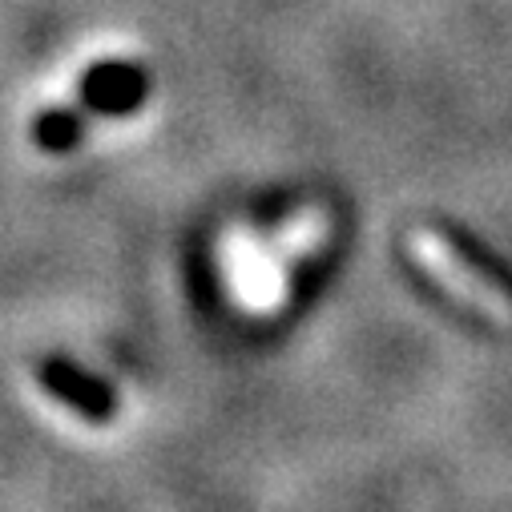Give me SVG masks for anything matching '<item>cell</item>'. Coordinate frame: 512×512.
Instances as JSON below:
<instances>
[{
    "mask_svg": "<svg viewBox=\"0 0 512 512\" xmlns=\"http://www.w3.org/2000/svg\"><path fill=\"white\" fill-rule=\"evenodd\" d=\"M85 117H89V109H65V113H49L45 121H37V130H33V138H37V146H45V150H65V146H73L77 138H81V125H85Z\"/></svg>",
    "mask_w": 512,
    "mask_h": 512,
    "instance_id": "obj_4",
    "label": "cell"
},
{
    "mask_svg": "<svg viewBox=\"0 0 512 512\" xmlns=\"http://www.w3.org/2000/svg\"><path fill=\"white\" fill-rule=\"evenodd\" d=\"M41 388H45L49 396H57L65 408H73L77 416L93 420V424H109V420H113V396L101 388L97 379L81 375L77 367L61 363V359H49V363L41 367Z\"/></svg>",
    "mask_w": 512,
    "mask_h": 512,
    "instance_id": "obj_2",
    "label": "cell"
},
{
    "mask_svg": "<svg viewBox=\"0 0 512 512\" xmlns=\"http://www.w3.org/2000/svg\"><path fill=\"white\" fill-rule=\"evenodd\" d=\"M408 254L412 263L460 307H468L472 315L496 323V327H512V295L480 267H472L464 254L436 230L428 226H412L408 230Z\"/></svg>",
    "mask_w": 512,
    "mask_h": 512,
    "instance_id": "obj_1",
    "label": "cell"
},
{
    "mask_svg": "<svg viewBox=\"0 0 512 512\" xmlns=\"http://www.w3.org/2000/svg\"><path fill=\"white\" fill-rule=\"evenodd\" d=\"M146 93V77L138 69H125V65H109V69H97L85 85V97H89V109H101V113H117V109H130L138 105Z\"/></svg>",
    "mask_w": 512,
    "mask_h": 512,
    "instance_id": "obj_3",
    "label": "cell"
}]
</instances>
